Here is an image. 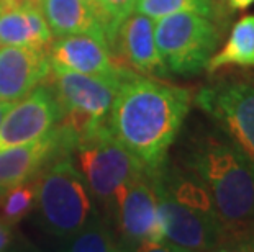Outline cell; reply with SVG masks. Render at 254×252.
I'll list each match as a JSON object with an SVG mask.
<instances>
[{
    "label": "cell",
    "instance_id": "cell-1",
    "mask_svg": "<svg viewBox=\"0 0 254 252\" xmlns=\"http://www.w3.org/2000/svg\"><path fill=\"white\" fill-rule=\"evenodd\" d=\"M190 92L133 72L122 80L107 126L123 148L154 175L190 110Z\"/></svg>",
    "mask_w": 254,
    "mask_h": 252
},
{
    "label": "cell",
    "instance_id": "cell-2",
    "mask_svg": "<svg viewBox=\"0 0 254 252\" xmlns=\"http://www.w3.org/2000/svg\"><path fill=\"white\" fill-rule=\"evenodd\" d=\"M187 170L207 189L225 243L254 223V162L226 135H205L187 154Z\"/></svg>",
    "mask_w": 254,
    "mask_h": 252
},
{
    "label": "cell",
    "instance_id": "cell-3",
    "mask_svg": "<svg viewBox=\"0 0 254 252\" xmlns=\"http://www.w3.org/2000/svg\"><path fill=\"white\" fill-rule=\"evenodd\" d=\"M122 80L51 69L45 82L58 105L56 128L72 152L82 139L104 130Z\"/></svg>",
    "mask_w": 254,
    "mask_h": 252
},
{
    "label": "cell",
    "instance_id": "cell-4",
    "mask_svg": "<svg viewBox=\"0 0 254 252\" xmlns=\"http://www.w3.org/2000/svg\"><path fill=\"white\" fill-rule=\"evenodd\" d=\"M33 180L38 223L46 234L64 241L99 216L94 197L71 154L58 155Z\"/></svg>",
    "mask_w": 254,
    "mask_h": 252
},
{
    "label": "cell",
    "instance_id": "cell-5",
    "mask_svg": "<svg viewBox=\"0 0 254 252\" xmlns=\"http://www.w3.org/2000/svg\"><path fill=\"white\" fill-rule=\"evenodd\" d=\"M72 152L92 197L107 216H112L115 197L122 187L146 174L143 164L122 146L109 126L79 141Z\"/></svg>",
    "mask_w": 254,
    "mask_h": 252
},
{
    "label": "cell",
    "instance_id": "cell-6",
    "mask_svg": "<svg viewBox=\"0 0 254 252\" xmlns=\"http://www.w3.org/2000/svg\"><path fill=\"white\" fill-rule=\"evenodd\" d=\"M154 40L167 72L195 76L218 50L221 31L213 18L179 12L156 20Z\"/></svg>",
    "mask_w": 254,
    "mask_h": 252
},
{
    "label": "cell",
    "instance_id": "cell-7",
    "mask_svg": "<svg viewBox=\"0 0 254 252\" xmlns=\"http://www.w3.org/2000/svg\"><path fill=\"white\" fill-rule=\"evenodd\" d=\"M195 103L254 162V74H231L205 85Z\"/></svg>",
    "mask_w": 254,
    "mask_h": 252
},
{
    "label": "cell",
    "instance_id": "cell-8",
    "mask_svg": "<svg viewBox=\"0 0 254 252\" xmlns=\"http://www.w3.org/2000/svg\"><path fill=\"white\" fill-rule=\"evenodd\" d=\"M112 216L120 251H164L158 195L151 174L146 172L122 187Z\"/></svg>",
    "mask_w": 254,
    "mask_h": 252
},
{
    "label": "cell",
    "instance_id": "cell-9",
    "mask_svg": "<svg viewBox=\"0 0 254 252\" xmlns=\"http://www.w3.org/2000/svg\"><path fill=\"white\" fill-rule=\"evenodd\" d=\"M154 182L159 218L163 224L164 251H217L223 244V228L215 214L177 202Z\"/></svg>",
    "mask_w": 254,
    "mask_h": 252
},
{
    "label": "cell",
    "instance_id": "cell-10",
    "mask_svg": "<svg viewBox=\"0 0 254 252\" xmlns=\"http://www.w3.org/2000/svg\"><path fill=\"white\" fill-rule=\"evenodd\" d=\"M46 52L51 69L117 79H127L133 74L131 69L122 66L117 61L109 41L104 36L92 33L56 38L48 46Z\"/></svg>",
    "mask_w": 254,
    "mask_h": 252
},
{
    "label": "cell",
    "instance_id": "cell-11",
    "mask_svg": "<svg viewBox=\"0 0 254 252\" xmlns=\"http://www.w3.org/2000/svg\"><path fill=\"white\" fill-rule=\"evenodd\" d=\"M58 121V105L50 85H38L18 100L0 123V149L31 143L48 135Z\"/></svg>",
    "mask_w": 254,
    "mask_h": 252
},
{
    "label": "cell",
    "instance_id": "cell-12",
    "mask_svg": "<svg viewBox=\"0 0 254 252\" xmlns=\"http://www.w3.org/2000/svg\"><path fill=\"white\" fill-rule=\"evenodd\" d=\"M110 50L117 61L141 76L167 74L154 40V20L134 10L118 25Z\"/></svg>",
    "mask_w": 254,
    "mask_h": 252
},
{
    "label": "cell",
    "instance_id": "cell-13",
    "mask_svg": "<svg viewBox=\"0 0 254 252\" xmlns=\"http://www.w3.org/2000/svg\"><path fill=\"white\" fill-rule=\"evenodd\" d=\"M51 66L46 50L31 46L0 48V100L17 103L41 85Z\"/></svg>",
    "mask_w": 254,
    "mask_h": 252
},
{
    "label": "cell",
    "instance_id": "cell-14",
    "mask_svg": "<svg viewBox=\"0 0 254 252\" xmlns=\"http://www.w3.org/2000/svg\"><path fill=\"white\" fill-rule=\"evenodd\" d=\"M61 154H71V151L56 125L40 139L0 149V190L33 180L43 167Z\"/></svg>",
    "mask_w": 254,
    "mask_h": 252
},
{
    "label": "cell",
    "instance_id": "cell-15",
    "mask_svg": "<svg viewBox=\"0 0 254 252\" xmlns=\"http://www.w3.org/2000/svg\"><path fill=\"white\" fill-rule=\"evenodd\" d=\"M53 35L41 5L33 0H0V45L48 50Z\"/></svg>",
    "mask_w": 254,
    "mask_h": 252
},
{
    "label": "cell",
    "instance_id": "cell-16",
    "mask_svg": "<svg viewBox=\"0 0 254 252\" xmlns=\"http://www.w3.org/2000/svg\"><path fill=\"white\" fill-rule=\"evenodd\" d=\"M41 12L55 38L92 33L107 40L104 25L85 0H41Z\"/></svg>",
    "mask_w": 254,
    "mask_h": 252
},
{
    "label": "cell",
    "instance_id": "cell-17",
    "mask_svg": "<svg viewBox=\"0 0 254 252\" xmlns=\"http://www.w3.org/2000/svg\"><path fill=\"white\" fill-rule=\"evenodd\" d=\"M226 67H254V15L236 21L225 46L210 57L205 69L215 74Z\"/></svg>",
    "mask_w": 254,
    "mask_h": 252
},
{
    "label": "cell",
    "instance_id": "cell-18",
    "mask_svg": "<svg viewBox=\"0 0 254 252\" xmlns=\"http://www.w3.org/2000/svg\"><path fill=\"white\" fill-rule=\"evenodd\" d=\"M63 249L72 252H115L120 251V246L109 221L97 216L80 231L64 239Z\"/></svg>",
    "mask_w": 254,
    "mask_h": 252
},
{
    "label": "cell",
    "instance_id": "cell-19",
    "mask_svg": "<svg viewBox=\"0 0 254 252\" xmlns=\"http://www.w3.org/2000/svg\"><path fill=\"white\" fill-rule=\"evenodd\" d=\"M134 10L151 20H159L179 12L198 13L213 20L220 15V7L215 0H136Z\"/></svg>",
    "mask_w": 254,
    "mask_h": 252
},
{
    "label": "cell",
    "instance_id": "cell-20",
    "mask_svg": "<svg viewBox=\"0 0 254 252\" xmlns=\"http://www.w3.org/2000/svg\"><path fill=\"white\" fill-rule=\"evenodd\" d=\"M36 205L35 180L8 187L0 195V216L8 223L17 224L28 216Z\"/></svg>",
    "mask_w": 254,
    "mask_h": 252
},
{
    "label": "cell",
    "instance_id": "cell-21",
    "mask_svg": "<svg viewBox=\"0 0 254 252\" xmlns=\"http://www.w3.org/2000/svg\"><path fill=\"white\" fill-rule=\"evenodd\" d=\"M102 7L107 17V41L112 45L118 25L134 12L136 0H102Z\"/></svg>",
    "mask_w": 254,
    "mask_h": 252
},
{
    "label": "cell",
    "instance_id": "cell-22",
    "mask_svg": "<svg viewBox=\"0 0 254 252\" xmlns=\"http://www.w3.org/2000/svg\"><path fill=\"white\" fill-rule=\"evenodd\" d=\"M223 249L226 251H245V252H254V223L245 229L233 234L225 243Z\"/></svg>",
    "mask_w": 254,
    "mask_h": 252
},
{
    "label": "cell",
    "instance_id": "cell-23",
    "mask_svg": "<svg viewBox=\"0 0 254 252\" xmlns=\"http://www.w3.org/2000/svg\"><path fill=\"white\" fill-rule=\"evenodd\" d=\"M17 243V231L15 224L8 223L7 219L0 216V252L10 251Z\"/></svg>",
    "mask_w": 254,
    "mask_h": 252
},
{
    "label": "cell",
    "instance_id": "cell-24",
    "mask_svg": "<svg viewBox=\"0 0 254 252\" xmlns=\"http://www.w3.org/2000/svg\"><path fill=\"white\" fill-rule=\"evenodd\" d=\"M85 2L90 5L92 10L97 13V17L100 18L102 25H104V30H105V36H107V17H105V10L102 7V0H85Z\"/></svg>",
    "mask_w": 254,
    "mask_h": 252
},
{
    "label": "cell",
    "instance_id": "cell-25",
    "mask_svg": "<svg viewBox=\"0 0 254 252\" xmlns=\"http://www.w3.org/2000/svg\"><path fill=\"white\" fill-rule=\"evenodd\" d=\"M228 5L231 10H246L250 8L251 5H254V0H228Z\"/></svg>",
    "mask_w": 254,
    "mask_h": 252
},
{
    "label": "cell",
    "instance_id": "cell-26",
    "mask_svg": "<svg viewBox=\"0 0 254 252\" xmlns=\"http://www.w3.org/2000/svg\"><path fill=\"white\" fill-rule=\"evenodd\" d=\"M12 105L13 103H7V101H2L0 100V123L3 121V118H5V115H7V111L12 108Z\"/></svg>",
    "mask_w": 254,
    "mask_h": 252
},
{
    "label": "cell",
    "instance_id": "cell-27",
    "mask_svg": "<svg viewBox=\"0 0 254 252\" xmlns=\"http://www.w3.org/2000/svg\"><path fill=\"white\" fill-rule=\"evenodd\" d=\"M33 2H36V3H40V5H41V0H33Z\"/></svg>",
    "mask_w": 254,
    "mask_h": 252
},
{
    "label": "cell",
    "instance_id": "cell-28",
    "mask_svg": "<svg viewBox=\"0 0 254 252\" xmlns=\"http://www.w3.org/2000/svg\"><path fill=\"white\" fill-rule=\"evenodd\" d=\"M0 195H2V190H0Z\"/></svg>",
    "mask_w": 254,
    "mask_h": 252
}]
</instances>
